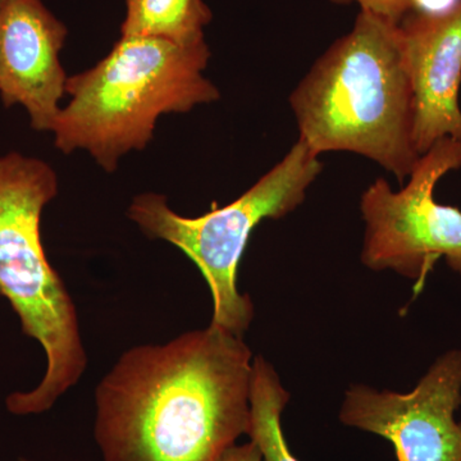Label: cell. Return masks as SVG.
Wrapping results in <instances>:
<instances>
[{"label":"cell","instance_id":"1","mask_svg":"<svg viewBox=\"0 0 461 461\" xmlns=\"http://www.w3.org/2000/svg\"><path fill=\"white\" fill-rule=\"evenodd\" d=\"M253 354L209 324L130 348L95 391L103 461H218L250 429Z\"/></svg>","mask_w":461,"mask_h":461},{"label":"cell","instance_id":"2","mask_svg":"<svg viewBox=\"0 0 461 461\" xmlns=\"http://www.w3.org/2000/svg\"><path fill=\"white\" fill-rule=\"evenodd\" d=\"M300 140L317 156L366 157L396 180L420 160L412 140L414 94L399 23L360 11L290 96Z\"/></svg>","mask_w":461,"mask_h":461},{"label":"cell","instance_id":"3","mask_svg":"<svg viewBox=\"0 0 461 461\" xmlns=\"http://www.w3.org/2000/svg\"><path fill=\"white\" fill-rule=\"evenodd\" d=\"M211 59L206 41L181 45L147 36H121L107 57L68 78V104L54 124L62 153L83 149L105 172L121 158L153 140L158 118L187 113L220 99L203 72Z\"/></svg>","mask_w":461,"mask_h":461},{"label":"cell","instance_id":"4","mask_svg":"<svg viewBox=\"0 0 461 461\" xmlns=\"http://www.w3.org/2000/svg\"><path fill=\"white\" fill-rule=\"evenodd\" d=\"M57 194L48 163L20 153L0 157V295L47 357L41 384L5 399L18 417L50 411L86 369L74 300L42 247V211Z\"/></svg>","mask_w":461,"mask_h":461},{"label":"cell","instance_id":"5","mask_svg":"<svg viewBox=\"0 0 461 461\" xmlns=\"http://www.w3.org/2000/svg\"><path fill=\"white\" fill-rule=\"evenodd\" d=\"M321 171L320 156L297 139L277 165L223 208L184 217L169 208L166 196L148 193L132 200L129 217L148 238L180 249L198 267L213 300L212 326L242 338L254 318L253 302L238 288L249 239L264 220H280L302 205Z\"/></svg>","mask_w":461,"mask_h":461},{"label":"cell","instance_id":"6","mask_svg":"<svg viewBox=\"0 0 461 461\" xmlns=\"http://www.w3.org/2000/svg\"><path fill=\"white\" fill-rule=\"evenodd\" d=\"M461 168V141L445 138L418 160L409 182L393 191L377 178L360 198L366 222L362 262L423 285L439 258L461 277V211L435 199L438 181Z\"/></svg>","mask_w":461,"mask_h":461},{"label":"cell","instance_id":"7","mask_svg":"<svg viewBox=\"0 0 461 461\" xmlns=\"http://www.w3.org/2000/svg\"><path fill=\"white\" fill-rule=\"evenodd\" d=\"M461 350L433 363L408 393L355 384L346 391L342 424L386 438L397 461H461Z\"/></svg>","mask_w":461,"mask_h":461},{"label":"cell","instance_id":"8","mask_svg":"<svg viewBox=\"0 0 461 461\" xmlns=\"http://www.w3.org/2000/svg\"><path fill=\"white\" fill-rule=\"evenodd\" d=\"M66 26L42 0H8L0 9V98L26 109L36 131H53L67 78L59 54Z\"/></svg>","mask_w":461,"mask_h":461},{"label":"cell","instance_id":"9","mask_svg":"<svg viewBox=\"0 0 461 461\" xmlns=\"http://www.w3.org/2000/svg\"><path fill=\"white\" fill-rule=\"evenodd\" d=\"M399 27L414 94L412 140L421 157L442 139L461 141V2L442 14L411 12Z\"/></svg>","mask_w":461,"mask_h":461},{"label":"cell","instance_id":"10","mask_svg":"<svg viewBox=\"0 0 461 461\" xmlns=\"http://www.w3.org/2000/svg\"><path fill=\"white\" fill-rule=\"evenodd\" d=\"M213 14L204 0H126L121 36H147L176 44L205 41Z\"/></svg>","mask_w":461,"mask_h":461},{"label":"cell","instance_id":"11","mask_svg":"<svg viewBox=\"0 0 461 461\" xmlns=\"http://www.w3.org/2000/svg\"><path fill=\"white\" fill-rule=\"evenodd\" d=\"M288 402L290 393L282 384L272 364L263 357H254L248 436L259 448L263 461H299L291 453L282 430V412Z\"/></svg>","mask_w":461,"mask_h":461},{"label":"cell","instance_id":"12","mask_svg":"<svg viewBox=\"0 0 461 461\" xmlns=\"http://www.w3.org/2000/svg\"><path fill=\"white\" fill-rule=\"evenodd\" d=\"M335 5H351L357 3L360 11L377 14L393 23H400L406 14H411V0H330Z\"/></svg>","mask_w":461,"mask_h":461},{"label":"cell","instance_id":"13","mask_svg":"<svg viewBox=\"0 0 461 461\" xmlns=\"http://www.w3.org/2000/svg\"><path fill=\"white\" fill-rule=\"evenodd\" d=\"M218 461H263L262 454L254 442L244 445H233Z\"/></svg>","mask_w":461,"mask_h":461},{"label":"cell","instance_id":"14","mask_svg":"<svg viewBox=\"0 0 461 461\" xmlns=\"http://www.w3.org/2000/svg\"><path fill=\"white\" fill-rule=\"evenodd\" d=\"M460 2L461 0H411V12L442 14V12L450 11Z\"/></svg>","mask_w":461,"mask_h":461},{"label":"cell","instance_id":"15","mask_svg":"<svg viewBox=\"0 0 461 461\" xmlns=\"http://www.w3.org/2000/svg\"><path fill=\"white\" fill-rule=\"evenodd\" d=\"M7 2H8V0H0V9H2L3 5H5V3H7Z\"/></svg>","mask_w":461,"mask_h":461},{"label":"cell","instance_id":"16","mask_svg":"<svg viewBox=\"0 0 461 461\" xmlns=\"http://www.w3.org/2000/svg\"><path fill=\"white\" fill-rule=\"evenodd\" d=\"M20 461H32V460L25 459V457H21Z\"/></svg>","mask_w":461,"mask_h":461}]
</instances>
